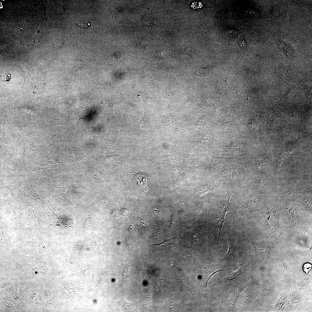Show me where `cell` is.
<instances>
[{
    "label": "cell",
    "instance_id": "603a6c76",
    "mask_svg": "<svg viewBox=\"0 0 312 312\" xmlns=\"http://www.w3.org/2000/svg\"><path fill=\"white\" fill-rule=\"evenodd\" d=\"M148 43V41H146L145 40L143 39L141 42V44L144 47L147 46Z\"/></svg>",
    "mask_w": 312,
    "mask_h": 312
},
{
    "label": "cell",
    "instance_id": "ac0fdd59",
    "mask_svg": "<svg viewBox=\"0 0 312 312\" xmlns=\"http://www.w3.org/2000/svg\"><path fill=\"white\" fill-rule=\"evenodd\" d=\"M239 292V290L235 292L232 295L231 297L229 299V302L231 305L232 308H233L235 307L236 302L238 298Z\"/></svg>",
    "mask_w": 312,
    "mask_h": 312
},
{
    "label": "cell",
    "instance_id": "52a82bcc",
    "mask_svg": "<svg viewBox=\"0 0 312 312\" xmlns=\"http://www.w3.org/2000/svg\"><path fill=\"white\" fill-rule=\"evenodd\" d=\"M193 249L187 246L182 245L177 250L176 258L188 269L189 266L195 268L192 261Z\"/></svg>",
    "mask_w": 312,
    "mask_h": 312
},
{
    "label": "cell",
    "instance_id": "9c48e42d",
    "mask_svg": "<svg viewBox=\"0 0 312 312\" xmlns=\"http://www.w3.org/2000/svg\"><path fill=\"white\" fill-rule=\"evenodd\" d=\"M200 268V272L205 278V284L207 286L208 281L215 273L224 270H216L213 264L205 262L199 258H195Z\"/></svg>",
    "mask_w": 312,
    "mask_h": 312
},
{
    "label": "cell",
    "instance_id": "8fae6325",
    "mask_svg": "<svg viewBox=\"0 0 312 312\" xmlns=\"http://www.w3.org/2000/svg\"><path fill=\"white\" fill-rule=\"evenodd\" d=\"M278 247H271L264 245L255 246L254 249L262 259H267L272 254L278 251Z\"/></svg>",
    "mask_w": 312,
    "mask_h": 312
},
{
    "label": "cell",
    "instance_id": "3957f363",
    "mask_svg": "<svg viewBox=\"0 0 312 312\" xmlns=\"http://www.w3.org/2000/svg\"><path fill=\"white\" fill-rule=\"evenodd\" d=\"M280 182L281 187L285 192L311 194L312 187L308 185L295 174H289Z\"/></svg>",
    "mask_w": 312,
    "mask_h": 312
},
{
    "label": "cell",
    "instance_id": "7c38bea8",
    "mask_svg": "<svg viewBox=\"0 0 312 312\" xmlns=\"http://www.w3.org/2000/svg\"><path fill=\"white\" fill-rule=\"evenodd\" d=\"M233 165L222 169L214 173L212 178L213 181L220 183L230 182Z\"/></svg>",
    "mask_w": 312,
    "mask_h": 312
},
{
    "label": "cell",
    "instance_id": "7a4b0ae2",
    "mask_svg": "<svg viewBox=\"0 0 312 312\" xmlns=\"http://www.w3.org/2000/svg\"><path fill=\"white\" fill-rule=\"evenodd\" d=\"M274 176L269 172L260 176L248 179L244 186L252 193L265 194L275 184Z\"/></svg>",
    "mask_w": 312,
    "mask_h": 312
},
{
    "label": "cell",
    "instance_id": "7402d4cb",
    "mask_svg": "<svg viewBox=\"0 0 312 312\" xmlns=\"http://www.w3.org/2000/svg\"><path fill=\"white\" fill-rule=\"evenodd\" d=\"M146 178L145 177H144L143 176H141L139 177L138 180H137L138 181V184L139 185L140 183L141 185H142V180H146Z\"/></svg>",
    "mask_w": 312,
    "mask_h": 312
},
{
    "label": "cell",
    "instance_id": "5bb4252c",
    "mask_svg": "<svg viewBox=\"0 0 312 312\" xmlns=\"http://www.w3.org/2000/svg\"><path fill=\"white\" fill-rule=\"evenodd\" d=\"M96 200L86 209L90 207L96 209H101L106 206L108 200L106 196L102 194L100 195L96 196Z\"/></svg>",
    "mask_w": 312,
    "mask_h": 312
},
{
    "label": "cell",
    "instance_id": "30bf717a",
    "mask_svg": "<svg viewBox=\"0 0 312 312\" xmlns=\"http://www.w3.org/2000/svg\"><path fill=\"white\" fill-rule=\"evenodd\" d=\"M179 241L178 238L175 236L172 238L165 239L159 244L148 245L150 249V255L159 251L170 250L175 247Z\"/></svg>",
    "mask_w": 312,
    "mask_h": 312
},
{
    "label": "cell",
    "instance_id": "d6986e66",
    "mask_svg": "<svg viewBox=\"0 0 312 312\" xmlns=\"http://www.w3.org/2000/svg\"><path fill=\"white\" fill-rule=\"evenodd\" d=\"M100 280L102 283L106 282L112 276V274L111 272H107L103 273L101 275Z\"/></svg>",
    "mask_w": 312,
    "mask_h": 312
},
{
    "label": "cell",
    "instance_id": "d4e9b609",
    "mask_svg": "<svg viewBox=\"0 0 312 312\" xmlns=\"http://www.w3.org/2000/svg\"><path fill=\"white\" fill-rule=\"evenodd\" d=\"M156 56L159 58L162 57V54L161 53H158L156 54Z\"/></svg>",
    "mask_w": 312,
    "mask_h": 312
},
{
    "label": "cell",
    "instance_id": "ffe728a7",
    "mask_svg": "<svg viewBox=\"0 0 312 312\" xmlns=\"http://www.w3.org/2000/svg\"><path fill=\"white\" fill-rule=\"evenodd\" d=\"M312 269V265L310 263H306L303 266V269L304 271L306 274L309 273Z\"/></svg>",
    "mask_w": 312,
    "mask_h": 312
},
{
    "label": "cell",
    "instance_id": "ba28073f",
    "mask_svg": "<svg viewBox=\"0 0 312 312\" xmlns=\"http://www.w3.org/2000/svg\"><path fill=\"white\" fill-rule=\"evenodd\" d=\"M261 279L260 285V294L257 299L259 301L266 300L275 292L274 285L270 283L266 279L263 273L259 272Z\"/></svg>",
    "mask_w": 312,
    "mask_h": 312
},
{
    "label": "cell",
    "instance_id": "e0dca14e",
    "mask_svg": "<svg viewBox=\"0 0 312 312\" xmlns=\"http://www.w3.org/2000/svg\"><path fill=\"white\" fill-rule=\"evenodd\" d=\"M119 304L123 309L127 311L131 310L135 306L134 304L129 302L123 298L120 299Z\"/></svg>",
    "mask_w": 312,
    "mask_h": 312
},
{
    "label": "cell",
    "instance_id": "44dd1931",
    "mask_svg": "<svg viewBox=\"0 0 312 312\" xmlns=\"http://www.w3.org/2000/svg\"><path fill=\"white\" fill-rule=\"evenodd\" d=\"M77 25L81 27L86 29L87 28L89 25V24L83 21H81L77 23Z\"/></svg>",
    "mask_w": 312,
    "mask_h": 312
},
{
    "label": "cell",
    "instance_id": "cb8c5ba5",
    "mask_svg": "<svg viewBox=\"0 0 312 312\" xmlns=\"http://www.w3.org/2000/svg\"><path fill=\"white\" fill-rule=\"evenodd\" d=\"M184 51L186 53L191 54L192 53V50L190 49H184Z\"/></svg>",
    "mask_w": 312,
    "mask_h": 312
},
{
    "label": "cell",
    "instance_id": "4fadbf2b",
    "mask_svg": "<svg viewBox=\"0 0 312 312\" xmlns=\"http://www.w3.org/2000/svg\"><path fill=\"white\" fill-rule=\"evenodd\" d=\"M151 129L148 117L145 114L140 121L138 131L134 134L138 136H143L146 134Z\"/></svg>",
    "mask_w": 312,
    "mask_h": 312
},
{
    "label": "cell",
    "instance_id": "6da1fadb",
    "mask_svg": "<svg viewBox=\"0 0 312 312\" xmlns=\"http://www.w3.org/2000/svg\"><path fill=\"white\" fill-rule=\"evenodd\" d=\"M236 190L234 188L225 186L214 192L210 223L213 242L216 246H219L221 243V231L226 214L227 212L234 209L230 199Z\"/></svg>",
    "mask_w": 312,
    "mask_h": 312
},
{
    "label": "cell",
    "instance_id": "277c9868",
    "mask_svg": "<svg viewBox=\"0 0 312 312\" xmlns=\"http://www.w3.org/2000/svg\"><path fill=\"white\" fill-rule=\"evenodd\" d=\"M247 167L241 164H233L230 181L228 183L230 185L237 190L244 187L248 178Z\"/></svg>",
    "mask_w": 312,
    "mask_h": 312
},
{
    "label": "cell",
    "instance_id": "2e32d148",
    "mask_svg": "<svg viewBox=\"0 0 312 312\" xmlns=\"http://www.w3.org/2000/svg\"><path fill=\"white\" fill-rule=\"evenodd\" d=\"M209 31V26L205 24L201 25L198 29V34L199 36L202 37H206Z\"/></svg>",
    "mask_w": 312,
    "mask_h": 312
},
{
    "label": "cell",
    "instance_id": "9a60e30c",
    "mask_svg": "<svg viewBox=\"0 0 312 312\" xmlns=\"http://www.w3.org/2000/svg\"><path fill=\"white\" fill-rule=\"evenodd\" d=\"M239 268L237 270L233 271H229L225 277L224 280L226 281H231L238 278L242 274L243 271V266L242 264H239Z\"/></svg>",
    "mask_w": 312,
    "mask_h": 312
},
{
    "label": "cell",
    "instance_id": "8992f818",
    "mask_svg": "<svg viewBox=\"0 0 312 312\" xmlns=\"http://www.w3.org/2000/svg\"><path fill=\"white\" fill-rule=\"evenodd\" d=\"M228 248L223 259L225 262H229L237 259L240 253L239 240L235 233H229L227 236Z\"/></svg>",
    "mask_w": 312,
    "mask_h": 312
},
{
    "label": "cell",
    "instance_id": "5b68a950",
    "mask_svg": "<svg viewBox=\"0 0 312 312\" xmlns=\"http://www.w3.org/2000/svg\"><path fill=\"white\" fill-rule=\"evenodd\" d=\"M265 194L252 193L246 201L236 209L229 216L230 220L243 216L250 209L257 205L265 196Z\"/></svg>",
    "mask_w": 312,
    "mask_h": 312
}]
</instances>
